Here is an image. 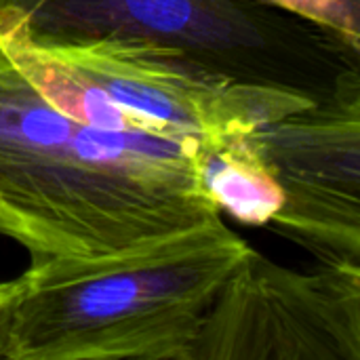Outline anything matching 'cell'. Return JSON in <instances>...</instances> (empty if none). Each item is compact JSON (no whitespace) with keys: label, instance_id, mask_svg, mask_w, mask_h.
Masks as SVG:
<instances>
[{"label":"cell","instance_id":"6da1fadb","mask_svg":"<svg viewBox=\"0 0 360 360\" xmlns=\"http://www.w3.org/2000/svg\"><path fill=\"white\" fill-rule=\"evenodd\" d=\"M217 217L198 139L65 114L0 23V236L25 249L30 264L103 255Z\"/></svg>","mask_w":360,"mask_h":360},{"label":"cell","instance_id":"7a4b0ae2","mask_svg":"<svg viewBox=\"0 0 360 360\" xmlns=\"http://www.w3.org/2000/svg\"><path fill=\"white\" fill-rule=\"evenodd\" d=\"M251 249L217 217L103 255L30 264L6 360H190Z\"/></svg>","mask_w":360,"mask_h":360},{"label":"cell","instance_id":"3957f363","mask_svg":"<svg viewBox=\"0 0 360 360\" xmlns=\"http://www.w3.org/2000/svg\"><path fill=\"white\" fill-rule=\"evenodd\" d=\"M30 42L148 40L247 84L325 97L360 42L257 0H0Z\"/></svg>","mask_w":360,"mask_h":360},{"label":"cell","instance_id":"277c9868","mask_svg":"<svg viewBox=\"0 0 360 360\" xmlns=\"http://www.w3.org/2000/svg\"><path fill=\"white\" fill-rule=\"evenodd\" d=\"M190 360H360V264L297 272L251 249L209 308Z\"/></svg>","mask_w":360,"mask_h":360},{"label":"cell","instance_id":"5b68a950","mask_svg":"<svg viewBox=\"0 0 360 360\" xmlns=\"http://www.w3.org/2000/svg\"><path fill=\"white\" fill-rule=\"evenodd\" d=\"M32 44L143 120L150 131L198 139L205 150L316 101L304 93L232 80L148 40Z\"/></svg>","mask_w":360,"mask_h":360},{"label":"cell","instance_id":"8992f818","mask_svg":"<svg viewBox=\"0 0 360 360\" xmlns=\"http://www.w3.org/2000/svg\"><path fill=\"white\" fill-rule=\"evenodd\" d=\"M247 137L283 194L268 228L319 262L360 264V70Z\"/></svg>","mask_w":360,"mask_h":360},{"label":"cell","instance_id":"52a82bcc","mask_svg":"<svg viewBox=\"0 0 360 360\" xmlns=\"http://www.w3.org/2000/svg\"><path fill=\"white\" fill-rule=\"evenodd\" d=\"M205 186L219 211L253 228H268L283 194L247 133L205 150Z\"/></svg>","mask_w":360,"mask_h":360},{"label":"cell","instance_id":"ba28073f","mask_svg":"<svg viewBox=\"0 0 360 360\" xmlns=\"http://www.w3.org/2000/svg\"><path fill=\"white\" fill-rule=\"evenodd\" d=\"M295 13L360 42V0H257Z\"/></svg>","mask_w":360,"mask_h":360},{"label":"cell","instance_id":"9c48e42d","mask_svg":"<svg viewBox=\"0 0 360 360\" xmlns=\"http://www.w3.org/2000/svg\"><path fill=\"white\" fill-rule=\"evenodd\" d=\"M21 297V278L0 281V360H6L15 308Z\"/></svg>","mask_w":360,"mask_h":360}]
</instances>
